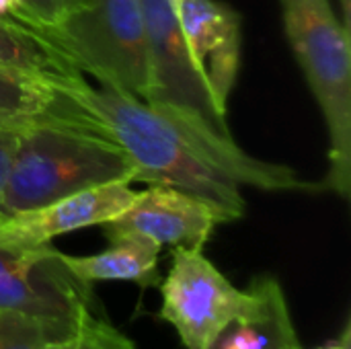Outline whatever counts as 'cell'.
Instances as JSON below:
<instances>
[{
    "label": "cell",
    "instance_id": "7",
    "mask_svg": "<svg viewBox=\"0 0 351 349\" xmlns=\"http://www.w3.org/2000/svg\"><path fill=\"white\" fill-rule=\"evenodd\" d=\"M0 311L76 325L93 311L90 284L80 282L51 245L0 247Z\"/></svg>",
    "mask_w": 351,
    "mask_h": 349
},
{
    "label": "cell",
    "instance_id": "4",
    "mask_svg": "<svg viewBox=\"0 0 351 349\" xmlns=\"http://www.w3.org/2000/svg\"><path fill=\"white\" fill-rule=\"evenodd\" d=\"M72 66L101 86L150 99L152 74L140 0H82L62 23L41 31Z\"/></svg>",
    "mask_w": 351,
    "mask_h": 349
},
{
    "label": "cell",
    "instance_id": "10",
    "mask_svg": "<svg viewBox=\"0 0 351 349\" xmlns=\"http://www.w3.org/2000/svg\"><path fill=\"white\" fill-rule=\"evenodd\" d=\"M177 12L191 58L216 105L226 111L241 70V14L222 0H181Z\"/></svg>",
    "mask_w": 351,
    "mask_h": 349
},
{
    "label": "cell",
    "instance_id": "14",
    "mask_svg": "<svg viewBox=\"0 0 351 349\" xmlns=\"http://www.w3.org/2000/svg\"><path fill=\"white\" fill-rule=\"evenodd\" d=\"M0 66L68 76L80 74L49 37L12 19H0Z\"/></svg>",
    "mask_w": 351,
    "mask_h": 349
},
{
    "label": "cell",
    "instance_id": "18",
    "mask_svg": "<svg viewBox=\"0 0 351 349\" xmlns=\"http://www.w3.org/2000/svg\"><path fill=\"white\" fill-rule=\"evenodd\" d=\"M21 134H23V130L0 125V206H2V193H4L8 175L12 169V160H14V154H16V148L21 142Z\"/></svg>",
    "mask_w": 351,
    "mask_h": 349
},
{
    "label": "cell",
    "instance_id": "13",
    "mask_svg": "<svg viewBox=\"0 0 351 349\" xmlns=\"http://www.w3.org/2000/svg\"><path fill=\"white\" fill-rule=\"evenodd\" d=\"M109 245L107 251L86 257L62 253V261L74 278L90 286L95 282L121 280L134 282L140 288H154L162 282L158 276V243L138 234H125L109 239Z\"/></svg>",
    "mask_w": 351,
    "mask_h": 349
},
{
    "label": "cell",
    "instance_id": "8",
    "mask_svg": "<svg viewBox=\"0 0 351 349\" xmlns=\"http://www.w3.org/2000/svg\"><path fill=\"white\" fill-rule=\"evenodd\" d=\"M218 224H224V218L206 200L171 185H150L136 191L134 202L101 226L107 241L138 234L160 247L204 249Z\"/></svg>",
    "mask_w": 351,
    "mask_h": 349
},
{
    "label": "cell",
    "instance_id": "19",
    "mask_svg": "<svg viewBox=\"0 0 351 349\" xmlns=\"http://www.w3.org/2000/svg\"><path fill=\"white\" fill-rule=\"evenodd\" d=\"M0 19H12V21L33 27L29 10L23 0H0Z\"/></svg>",
    "mask_w": 351,
    "mask_h": 349
},
{
    "label": "cell",
    "instance_id": "11",
    "mask_svg": "<svg viewBox=\"0 0 351 349\" xmlns=\"http://www.w3.org/2000/svg\"><path fill=\"white\" fill-rule=\"evenodd\" d=\"M134 197L136 191L130 189V183H109L56 200L35 210L6 216L0 224V247H41L49 245L56 237L88 226H101L119 216Z\"/></svg>",
    "mask_w": 351,
    "mask_h": 349
},
{
    "label": "cell",
    "instance_id": "17",
    "mask_svg": "<svg viewBox=\"0 0 351 349\" xmlns=\"http://www.w3.org/2000/svg\"><path fill=\"white\" fill-rule=\"evenodd\" d=\"M23 2L29 10L33 29H37L39 33L56 27L68 14L78 10L82 4V0H23Z\"/></svg>",
    "mask_w": 351,
    "mask_h": 349
},
{
    "label": "cell",
    "instance_id": "23",
    "mask_svg": "<svg viewBox=\"0 0 351 349\" xmlns=\"http://www.w3.org/2000/svg\"><path fill=\"white\" fill-rule=\"evenodd\" d=\"M173 4H175V8H179V4H181V0H173Z\"/></svg>",
    "mask_w": 351,
    "mask_h": 349
},
{
    "label": "cell",
    "instance_id": "9",
    "mask_svg": "<svg viewBox=\"0 0 351 349\" xmlns=\"http://www.w3.org/2000/svg\"><path fill=\"white\" fill-rule=\"evenodd\" d=\"M82 80V74L68 76L0 66V125L16 130L74 125L105 134L78 101Z\"/></svg>",
    "mask_w": 351,
    "mask_h": 349
},
{
    "label": "cell",
    "instance_id": "20",
    "mask_svg": "<svg viewBox=\"0 0 351 349\" xmlns=\"http://www.w3.org/2000/svg\"><path fill=\"white\" fill-rule=\"evenodd\" d=\"M341 6V23L346 25V29L351 31V0H339Z\"/></svg>",
    "mask_w": 351,
    "mask_h": 349
},
{
    "label": "cell",
    "instance_id": "3",
    "mask_svg": "<svg viewBox=\"0 0 351 349\" xmlns=\"http://www.w3.org/2000/svg\"><path fill=\"white\" fill-rule=\"evenodd\" d=\"M288 43L329 132L323 189L351 191V41L331 0H280Z\"/></svg>",
    "mask_w": 351,
    "mask_h": 349
},
{
    "label": "cell",
    "instance_id": "1",
    "mask_svg": "<svg viewBox=\"0 0 351 349\" xmlns=\"http://www.w3.org/2000/svg\"><path fill=\"white\" fill-rule=\"evenodd\" d=\"M80 105L101 123L134 160L136 179L150 185H171L212 204L234 222L245 216L243 187L261 191H315L321 185L302 181L286 165L267 163L245 152L234 138L173 111L142 101L130 93L82 80Z\"/></svg>",
    "mask_w": 351,
    "mask_h": 349
},
{
    "label": "cell",
    "instance_id": "16",
    "mask_svg": "<svg viewBox=\"0 0 351 349\" xmlns=\"http://www.w3.org/2000/svg\"><path fill=\"white\" fill-rule=\"evenodd\" d=\"M39 349H136V346L111 323L95 317L93 311H86L66 337L49 341Z\"/></svg>",
    "mask_w": 351,
    "mask_h": 349
},
{
    "label": "cell",
    "instance_id": "22",
    "mask_svg": "<svg viewBox=\"0 0 351 349\" xmlns=\"http://www.w3.org/2000/svg\"><path fill=\"white\" fill-rule=\"evenodd\" d=\"M4 220H6V214H4V212H2V210H0V224H2V222H4Z\"/></svg>",
    "mask_w": 351,
    "mask_h": 349
},
{
    "label": "cell",
    "instance_id": "6",
    "mask_svg": "<svg viewBox=\"0 0 351 349\" xmlns=\"http://www.w3.org/2000/svg\"><path fill=\"white\" fill-rule=\"evenodd\" d=\"M140 4L152 74L148 103L179 111L212 132L232 138L226 111L216 105L191 58L173 0H140Z\"/></svg>",
    "mask_w": 351,
    "mask_h": 349
},
{
    "label": "cell",
    "instance_id": "15",
    "mask_svg": "<svg viewBox=\"0 0 351 349\" xmlns=\"http://www.w3.org/2000/svg\"><path fill=\"white\" fill-rule=\"evenodd\" d=\"M76 325L0 311V349H39L66 337Z\"/></svg>",
    "mask_w": 351,
    "mask_h": 349
},
{
    "label": "cell",
    "instance_id": "5",
    "mask_svg": "<svg viewBox=\"0 0 351 349\" xmlns=\"http://www.w3.org/2000/svg\"><path fill=\"white\" fill-rule=\"evenodd\" d=\"M158 286V317L175 327L185 349H208L232 319L255 302V294L234 288L202 249L175 247L171 269Z\"/></svg>",
    "mask_w": 351,
    "mask_h": 349
},
{
    "label": "cell",
    "instance_id": "12",
    "mask_svg": "<svg viewBox=\"0 0 351 349\" xmlns=\"http://www.w3.org/2000/svg\"><path fill=\"white\" fill-rule=\"evenodd\" d=\"M249 290L255 302L249 311L232 319L208 346V349H294L300 346L288 302L280 282L259 276Z\"/></svg>",
    "mask_w": 351,
    "mask_h": 349
},
{
    "label": "cell",
    "instance_id": "2",
    "mask_svg": "<svg viewBox=\"0 0 351 349\" xmlns=\"http://www.w3.org/2000/svg\"><path fill=\"white\" fill-rule=\"evenodd\" d=\"M134 179V160L113 138L74 125H35L21 134L0 208L12 216Z\"/></svg>",
    "mask_w": 351,
    "mask_h": 349
},
{
    "label": "cell",
    "instance_id": "21",
    "mask_svg": "<svg viewBox=\"0 0 351 349\" xmlns=\"http://www.w3.org/2000/svg\"><path fill=\"white\" fill-rule=\"evenodd\" d=\"M321 349H348V335L343 337V341H341V344H333V346H327V348H321Z\"/></svg>",
    "mask_w": 351,
    "mask_h": 349
},
{
    "label": "cell",
    "instance_id": "24",
    "mask_svg": "<svg viewBox=\"0 0 351 349\" xmlns=\"http://www.w3.org/2000/svg\"><path fill=\"white\" fill-rule=\"evenodd\" d=\"M294 349H302V346H298V348H294Z\"/></svg>",
    "mask_w": 351,
    "mask_h": 349
}]
</instances>
